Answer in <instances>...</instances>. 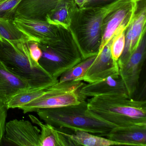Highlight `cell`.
Here are the masks:
<instances>
[{"label":"cell","instance_id":"cell-1","mask_svg":"<svg viewBox=\"0 0 146 146\" xmlns=\"http://www.w3.org/2000/svg\"><path fill=\"white\" fill-rule=\"evenodd\" d=\"M88 111L115 127L146 124V102L128 96L107 95L87 100Z\"/></svg>","mask_w":146,"mask_h":146},{"label":"cell","instance_id":"cell-2","mask_svg":"<svg viewBox=\"0 0 146 146\" xmlns=\"http://www.w3.org/2000/svg\"><path fill=\"white\" fill-rule=\"evenodd\" d=\"M0 62L10 71L28 82L32 88H48L58 81L31 59L27 41L2 38L0 40Z\"/></svg>","mask_w":146,"mask_h":146},{"label":"cell","instance_id":"cell-3","mask_svg":"<svg viewBox=\"0 0 146 146\" xmlns=\"http://www.w3.org/2000/svg\"><path fill=\"white\" fill-rule=\"evenodd\" d=\"M41 120L67 131H83L104 137L115 126L92 116L88 111L87 101L56 108L38 110Z\"/></svg>","mask_w":146,"mask_h":146},{"label":"cell","instance_id":"cell-4","mask_svg":"<svg viewBox=\"0 0 146 146\" xmlns=\"http://www.w3.org/2000/svg\"><path fill=\"white\" fill-rule=\"evenodd\" d=\"M108 4L78 8L69 28L83 59L97 55L102 41L103 19Z\"/></svg>","mask_w":146,"mask_h":146},{"label":"cell","instance_id":"cell-5","mask_svg":"<svg viewBox=\"0 0 146 146\" xmlns=\"http://www.w3.org/2000/svg\"><path fill=\"white\" fill-rule=\"evenodd\" d=\"M38 44L42 52L39 64L56 79L83 60L69 29L61 28L58 38Z\"/></svg>","mask_w":146,"mask_h":146},{"label":"cell","instance_id":"cell-6","mask_svg":"<svg viewBox=\"0 0 146 146\" xmlns=\"http://www.w3.org/2000/svg\"><path fill=\"white\" fill-rule=\"evenodd\" d=\"M80 81H68L57 83L45 90L40 97L19 109L24 113L36 112L46 108H56L79 104L87 97L81 93L85 84Z\"/></svg>","mask_w":146,"mask_h":146},{"label":"cell","instance_id":"cell-7","mask_svg":"<svg viewBox=\"0 0 146 146\" xmlns=\"http://www.w3.org/2000/svg\"><path fill=\"white\" fill-rule=\"evenodd\" d=\"M137 0H116L108 4L107 13L103 19L102 41L99 53L120 29H126L138 8Z\"/></svg>","mask_w":146,"mask_h":146},{"label":"cell","instance_id":"cell-8","mask_svg":"<svg viewBox=\"0 0 146 146\" xmlns=\"http://www.w3.org/2000/svg\"><path fill=\"white\" fill-rule=\"evenodd\" d=\"M146 54V35L143 34L137 48L124 60L118 61L119 72L128 96L133 97L139 87V79Z\"/></svg>","mask_w":146,"mask_h":146},{"label":"cell","instance_id":"cell-9","mask_svg":"<svg viewBox=\"0 0 146 146\" xmlns=\"http://www.w3.org/2000/svg\"><path fill=\"white\" fill-rule=\"evenodd\" d=\"M40 130L32 122L14 119L6 123L3 138L10 145L40 146Z\"/></svg>","mask_w":146,"mask_h":146},{"label":"cell","instance_id":"cell-10","mask_svg":"<svg viewBox=\"0 0 146 146\" xmlns=\"http://www.w3.org/2000/svg\"><path fill=\"white\" fill-rule=\"evenodd\" d=\"M13 19L16 27L27 37L28 41L42 43L59 37L61 28L45 20L20 18H14Z\"/></svg>","mask_w":146,"mask_h":146},{"label":"cell","instance_id":"cell-11","mask_svg":"<svg viewBox=\"0 0 146 146\" xmlns=\"http://www.w3.org/2000/svg\"><path fill=\"white\" fill-rule=\"evenodd\" d=\"M114 35L97 55L85 74L78 81L88 83L99 82L110 76L119 74L117 62L112 58L111 46Z\"/></svg>","mask_w":146,"mask_h":146},{"label":"cell","instance_id":"cell-12","mask_svg":"<svg viewBox=\"0 0 146 146\" xmlns=\"http://www.w3.org/2000/svg\"><path fill=\"white\" fill-rule=\"evenodd\" d=\"M146 22L145 4L139 10L138 8L125 31L124 49L118 61H122L127 58L137 48L142 36L146 33Z\"/></svg>","mask_w":146,"mask_h":146},{"label":"cell","instance_id":"cell-13","mask_svg":"<svg viewBox=\"0 0 146 146\" xmlns=\"http://www.w3.org/2000/svg\"><path fill=\"white\" fill-rule=\"evenodd\" d=\"M81 93L86 97L107 95L128 96L119 74L112 75L99 82L85 84L81 88Z\"/></svg>","mask_w":146,"mask_h":146},{"label":"cell","instance_id":"cell-14","mask_svg":"<svg viewBox=\"0 0 146 146\" xmlns=\"http://www.w3.org/2000/svg\"><path fill=\"white\" fill-rule=\"evenodd\" d=\"M122 145L146 146V124L114 127L105 136Z\"/></svg>","mask_w":146,"mask_h":146},{"label":"cell","instance_id":"cell-15","mask_svg":"<svg viewBox=\"0 0 146 146\" xmlns=\"http://www.w3.org/2000/svg\"><path fill=\"white\" fill-rule=\"evenodd\" d=\"M60 0H23L17 6L14 18L45 20Z\"/></svg>","mask_w":146,"mask_h":146},{"label":"cell","instance_id":"cell-16","mask_svg":"<svg viewBox=\"0 0 146 146\" xmlns=\"http://www.w3.org/2000/svg\"><path fill=\"white\" fill-rule=\"evenodd\" d=\"M32 88L28 82L8 70L0 62V100L7 105L14 96Z\"/></svg>","mask_w":146,"mask_h":146},{"label":"cell","instance_id":"cell-17","mask_svg":"<svg viewBox=\"0 0 146 146\" xmlns=\"http://www.w3.org/2000/svg\"><path fill=\"white\" fill-rule=\"evenodd\" d=\"M78 8L75 0H60L55 8L46 16L45 21L59 28L69 29Z\"/></svg>","mask_w":146,"mask_h":146},{"label":"cell","instance_id":"cell-18","mask_svg":"<svg viewBox=\"0 0 146 146\" xmlns=\"http://www.w3.org/2000/svg\"><path fill=\"white\" fill-rule=\"evenodd\" d=\"M29 117L31 122L40 129V146H70L68 139L59 128L44 123L34 115H29Z\"/></svg>","mask_w":146,"mask_h":146},{"label":"cell","instance_id":"cell-19","mask_svg":"<svg viewBox=\"0 0 146 146\" xmlns=\"http://www.w3.org/2000/svg\"><path fill=\"white\" fill-rule=\"evenodd\" d=\"M68 139L70 146H108L122 145L104 137L94 135L83 131H67L59 128Z\"/></svg>","mask_w":146,"mask_h":146},{"label":"cell","instance_id":"cell-20","mask_svg":"<svg viewBox=\"0 0 146 146\" xmlns=\"http://www.w3.org/2000/svg\"><path fill=\"white\" fill-rule=\"evenodd\" d=\"M47 88H30L20 92L7 102V108H20L40 97Z\"/></svg>","mask_w":146,"mask_h":146},{"label":"cell","instance_id":"cell-21","mask_svg":"<svg viewBox=\"0 0 146 146\" xmlns=\"http://www.w3.org/2000/svg\"><path fill=\"white\" fill-rule=\"evenodd\" d=\"M97 55H94L83 60L81 62L64 72L60 77L59 82H63L68 81H78L85 74L90 66L96 58Z\"/></svg>","mask_w":146,"mask_h":146},{"label":"cell","instance_id":"cell-22","mask_svg":"<svg viewBox=\"0 0 146 146\" xmlns=\"http://www.w3.org/2000/svg\"><path fill=\"white\" fill-rule=\"evenodd\" d=\"M0 36L9 40L28 41L27 37L14 24L13 19L0 17Z\"/></svg>","mask_w":146,"mask_h":146},{"label":"cell","instance_id":"cell-23","mask_svg":"<svg viewBox=\"0 0 146 146\" xmlns=\"http://www.w3.org/2000/svg\"><path fill=\"white\" fill-rule=\"evenodd\" d=\"M126 29H120L114 35V38L111 46V54L113 60L117 62L122 55L125 44V33Z\"/></svg>","mask_w":146,"mask_h":146},{"label":"cell","instance_id":"cell-24","mask_svg":"<svg viewBox=\"0 0 146 146\" xmlns=\"http://www.w3.org/2000/svg\"><path fill=\"white\" fill-rule=\"evenodd\" d=\"M23 0H6L0 3V17L13 19L15 10Z\"/></svg>","mask_w":146,"mask_h":146},{"label":"cell","instance_id":"cell-25","mask_svg":"<svg viewBox=\"0 0 146 146\" xmlns=\"http://www.w3.org/2000/svg\"><path fill=\"white\" fill-rule=\"evenodd\" d=\"M8 109L7 105L0 100V145L5 134Z\"/></svg>","mask_w":146,"mask_h":146},{"label":"cell","instance_id":"cell-26","mask_svg":"<svg viewBox=\"0 0 146 146\" xmlns=\"http://www.w3.org/2000/svg\"><path fill=\"white\" fill-rule=\"evenodd\" d=\"M28 48L31 58L36 63L39 61L42 55V52L37 42L28 41Z\"/></svg>","mask_w":146,"mask_h":146},{"label":"cell","instance_id":"cell-27","mask_svg":"<svg viewBox=\"0 0 146 146\" xmlns=\"http://www.w3.org/2000/svg\"><path fill=\"white\" fill-rule=\"evenodd\" d=\"M115 1L116 0H91L84 7H95L105 5ZM137 1L140 2V1H143L146 0H137Z\"/></svg>","mask_w":146,"mask_h":146},{"label":"cell","instance_id":"cell-28","mask_svg":"<svg viewBox=\"0 0 146 146\" xmlns=\"http://www.w3.org/2000/svg\"><path fill=\"white\" fill-rule=\"evenodd\" d=\"M90 1L91 0H75V2L78 8L83 7Z\"/></svg>","mask_w":146,"mask_h":146},{"label":"cell","instance_id":"cell-29","mask_svg":"<svg viewBox=\"0 0 146 146\" xmlns=\"http://www.w3.org/2000/svg\"><path fill=\"white\" fill-rule=\"evenodd\" d=\"M6 1V0H0V3L3 2V1Z\"/></svg>","mask_w":146,"mask_h":146},{"label":"cell","instance_id":"cell-30","mask_svg":"<svg viewBox=\"0 0 146 146\" xmlns=\"http://www.w3.org/2000/svg\"><path fill=\"white\" fill-rule=\"evenodd\" d=\"M0 40H2V37L1 36H0Z\"/></svg>","mask_w":146,"mask_h":146}]
</instances>
